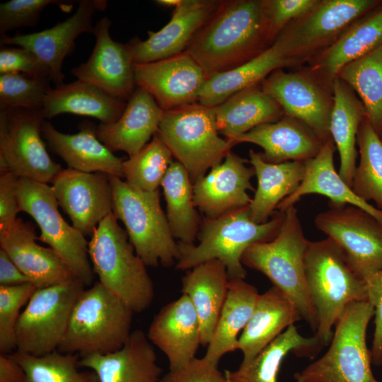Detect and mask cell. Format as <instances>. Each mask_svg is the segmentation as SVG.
Returning a JSON list of instances; mask_svg holds the SVG:
<instances>
[{
  "label": "cell",
  "mask_w": 382,
  "mask_h": 382,
  "mask_svg": "<svg viewBox=\"0 0 382 382\" xmlns=\"http://www.w3.org/2000/svg\"><path fill=\"white\" fill-rule=\"evenodd\" d=\"M84 289L76 278L37 288L17 321L15 352L39 357L57 350L74 305Z\"/></svg>",
  "instance_id": "obj_11"
},
{
  "label": "cell",
  "mask_w": 382,
  "mask_h": 382,
  "mask_svg": "<svg viewBox=\"0 0 382 382\" xmlns=\"http://www.w3.org/2000/svg\"><path fill=\"white\" fill-rule=\"evenodd\" d=\"M110 183L112 212L124 224L137 255L146 266H171L179 248L161 208L159 190H138L117 176H110Z\"/></svg>",
  "instance_id": "obj_7"
},
{
  "label": "cell",
  "mask_w": 382,
  "mask_h": 382,
  "mask_svg": "<svg viewBox=\"0 0 382 382\" xmlns=\"http://www.w3.org/2000/svg\"><path fill=\"white\" fill-rule=\"evenodd\" d=\"M110 26L111 21L107 17L96 23L93 30L96 39L93 52L86 62L71 70V74L115 97L129 100L134 91V64L128 43L116 42L110 37Z\"/></svg>",
  "instance_id": "obj_19"
},
{
  "label": "cell",
  "mask_w": 382,
  "mask_h": 382,
  "mask_svg": "<svg viewBox=\"0 0 382 382\" xmlns=\"http://www.w3.org/2000/svg\"><path fill=\"white\" fill-rule=\"evenodd\" d=\"M13 72L50 78L47 66L32 52L22 47H1L0 73Z\"/></svg>",
  "instance_id": "obj_48"
},
{
  "label": "cell",
  "mask_w": 382,
  "mask_h": 382,
  "mask_svg": "<svg viewBox=\"0 0 382 382\" xmlns=\"http://www.w3.org/2000/svg\"><path fill=\"white\" fill-rule=\"evenodd\" d=\"M49 76L23 73L0 75V109L41 110L50 87Z\"/></svg>",
  "instance_id": "obj_44"
},
{
  "label": "cell",
  "mask_w": 382,
  "mask_h": 382,
  "mask_svg": "<svg viewBox=\"0 0 382 382\" xmlns=\"http://www.w3.org/2000/svg\"><path fill=\"white\" fill-rule=\"evenodd\" d=\"M219 1L181 0L163 28L148 31L146 40L134 38L128 43L134 64L153 62L184 52Z\"/></svg>",
  "instance_id": "obj_20"
},
{
  "label": "cell",
  "mask_w": 382,
  "mask_h": 382,
  "mask_svg": "<svg viewBox=\"0 0 382 382\" xmlns=\"http://www.w3.org/2000/svg\"><path fill=\"white\" fill-rule=\"evenodd\" d=\"M107 6L105 0H82L76 11L53 27L26 35L1 36V45H16L34 53L47 66L55 86L64 83L62 71L65 57L72 52L75 40L84 33H92V18Z\"/></svg>",
  "instance_id": "obj_18"
},
{
  "label": "cell",
  "mask_w": 382,
  "mask_h": 382,
  "mask_svg": "<svg viewBox=\"0 0 382 382\" xmlns=\"http://www.w3.org/2000/svg\"><path fill=\"white\" fill-rule=\"evenodd\" d=\"M382 44V7L352 23L330 45L312 57L308 71L332 87L339 71L347 64Z\"/></svg>",
  "instance_id": "obj_27"
},
{
  "label": "cell",
  "mask_w": 382,
  "mask_h": 382,
  "mask_svg": "<svg viewBox=\"0 0 382 382\" xmlns=\"http://www.w3.org/2000/svg\"><path fill=\"white\" fill-rule=\"evenodd\" d=\"M18 194L21 212L28 214L40 227L38 239L60 257L85 286L93 285L95 272L88 255V242L83 233L64 221L52 187L20 178Z\"/></svg>",
  "instance_id": "obj_10"
},
{
  "label": "cell",
  "mask_w": 382,
  "mask_h": 382,
  "mask_svg": "<svg viewBox=\"0 0 382 382\" xmlns=\"http://www.w3.org/2000/svg\"><path fill=\"white\" fill-rule=\"evenodd\" d=\"M58 204L85 236H92L100 222L112 212L110 175L62 169L52 182Z\"/></svg>",
  "instance_id": "obj_16"
},
{
  "label": "cell",
  "mask_w": 382,
  "mask_h": 382,
  "mask_svg": "<svg viewBox=\"0 0 382 382\" xmlns=\"http://www.w3.org/2000/svg\"><path fill=\"white\" fill-rule=\"evenodd\" d=\"M337 78L357 93L367 119L382 139V44L345 65Z\"/></svg>",
  "instance_id": "obj_40"
},
{
  "label": "cell",
  "mask_w": 382,
  "mask_h": 382,
  "mask_svg": "<svg viewBox=\"0 0 382 382\" xmlns=\"http://www.w3.org/2000/svg\"><path fill=\"white\" fill-rule=\"evenodd\" d=\"M246 160L230 151L223 161L193 184V200L208 218H216L231 211L249 206L253 191L250 183L255 175Z\"/></svg>",
  "instance_id": "obj_21"
},
{
  "label": "cell",
  "mask_w": 382,
  "mask_h": 382,
  "mask_svg": "<svg viewBox=\"0 0 382 382\" xmlns=\"http://www.w3.org/2000/svg\"><path fill=\"white\" fill-rule=\"evenodd\" d=\"M272 44L262 0H220L185 52L208 79L241 66Z\"/></svg>",
  "instance_id": "obj_1"
},
{
  "label": "cell",
  "mask_w": 382,
  "mask_h": 382,
  "mask_svg": "<svg viewBox=\"0 0 382 382\" xmlns=\"http://www.w3.org/2000/svg\"><path fill=\"white\" fill-rule=\"evenodd\" d=\"M335 150L336 146L330 137L315 157L305 161L306 170L301 183L291 195L278 205L277 209L284 212L294 206L302 197L318 194L328 197L330 202L358 207L382 222V211L360 199L335 170Z\"/></svg>",
  "instance_id": "obj_29"
},
{
  "label": "cell",
  "mask_w": 382,
  "mask_h": 382,
  "mask_svg": "<svg viewBox=\"0 0 382 382\" xmlns=\"http://www.w3.org/2000/svg\"><path fill=\"white\" fill-rule=\"evenodd\" d=\"M374 316L369 301L348 304L335 325L328 351L301 371L296 382H379L374 376L366 330Z\"/></svg>",
  "instance_id": "obj_8"
},
{
  "label": "cell",
  "mask_w": 382,
  "mask_h": 382,
  "mask_svg": "<svg viewBox=\"0 0 382 382\" xmlns=\"http://www.w3.org/2000/svg\"><path fill=\"white\" fill-rule=\"evenodd\" d=\"M369 302L374 308V332L371 350V362L382 364V270L366 280Z\"/></svg>",
  "instance_id": "obj_51"
},
{
  "label": "cell",
  "mask_w": 382,
  "mask_h": 382,
  "mask_svg": "<svg viewBox=\"0 0 382 382\" xmlns=\"http://www.w3.org/2000/svg\"><path fill=\"white\" fill-rule=\"evenodd\" d=\"M0 382H25L23 367L11 354H0Z\"/></svg>",
  "instance_id": "obj_53"
},
{
  "label": "cell",
  "mask_w": 382,
  "mask_h": 382,
  "mask_svg": "<svg viewBox=\"0 0 382 382\" xmlns=\"http://www.w3.org/2000/svg\"><path fill=\"white\" fill-rule=\"evenodd\" d=\"M305 272L318 316L314 336L325 347L331 342L332 328L346 306L353 302L369 301L367 284L341 248L328 237L309 241Z\"/></svg>",
  "instance_id": "obj_3"
},
{
  "label": "cell",
  "mask_w": 382,
  "mask_h": 382,
  "mask_svg": "<svg viewBox=\"0 0 382 382\" xmlns=\"http://www.w3.org/2000/svg\"><path fill=\"white\" fill-rule=\"evenodd\" d=\"M333 106L330 134L340 156L339 174L352 187L357 167V137L359 125L366 117L364 107L353 89L336 78L332 84Z\"/></svg>",
  "instance_id": "obj_36"
},
{
  "label": "cell",
  "mask_w": 382,
  "mask_h": 382,
  "mask_svg": "<svg viewBox=\"0 0 382 382\" xmlns=\"http://www.w3.org/2000/svg\"><path fill=\"white\" fill-rule=\"evenodd\" d=\"M164 112L151 94L138 87L118 120L100 123L96 133L111 151H122L132 156L157 133Z\"/></svg>",
  "instance_id": "obj_25"
},
{
  "label": "cell",
  "mask_w": 382,
  "mask_h": 382,
  "mask_svg": "<svg viewBox=\"0 0 382 382\" xmlns=\"http://www.w3.org/2000/svg\"><path fill=\"white\" fill-rule=\"evenodd\" d=\"M160 382H228L214 366L206 360L194 358L183 366L161 377Z\"/></svg>",
  "instance_id": "obj_49"
},
{
  "label": "cell",
  "mask_w": 382,
  "mask_h": 382,
  "mask_svg": "<svg viewBox=\"0 0 382 382\" xmlns=\"http://www.w3.org/2000/svg\"><path fill=\"white\" fill-rule=\"evenodd\" d=\"M133 313L98 281L76 299L57 350L81 358L115 352L130 336Z\"/></svg>",
  "instance_id": "obj_5"
},
{
  "label": "cell",
  "mask_w": 382,
  "mask_h": 382,
  "mask_svg": "<svg viewBox=\"0 0 382 382\" xmlns=\"http://www.w3.org/2000/svg\"><path fill=\"white\" fill-rule=\"evenodd\" d=\"M55 0H11L0 4L1 36L13 29L33 26L40 13L50 4L61 5Z\"/></svg>",
  "instance_id": "obj_46"
},
{
  "label": "cell",
  "mask_w": 382,
  "mask_h": 382,
  "mask_svg": "<svg viewBox=\"0 0 382 382\" xmlns=\"http://www.w3.org/2000/svg\"><path fill=\"white\" fill-rule=\"evenodd\" d=\"M88 255L99 282L134 313L148 308L154 296L146 265L137 255L127 231L111 212L98 224L88 242Z\"/></svg>",
  "instance_id": "obj_6"
},
{
  "label": "cell",
  "mask_w": 382,
  "mask_h": 382,
  "mask_svg": "<svg viewBox=\"0 0 382 382\" xmlns=\"http://www.w3.org/2000/svg\"><path fill=\"white\" fill-rule=\"evenodd\" d=\"M156 134L193 184L221 163L233 146L219 136L214 107L198 102L165 111Z\"/></svg>",
  "instance_id": "obj_9"
},
{
  "label": "cell",
  "mask_w": 382,
  "mask_h": 382,
  "mask_svg": "<svg viewBox=\"0 0 382 382\" xmlns=\"http://www.w3.org/2000/svg\"><path fill=\"white\" fill-rule=\"evenodd\" d=\"M29 282H31L29 278L13 262L8 255L0 249V286H14Z\"/></svg>",
  "instance_id": "obj_52"
},
{
  "label": "cell",
  "mask_w": 382,
  "mask_h": 382,
  "mask_svg": "<svg viewBox=\"0 0 382 382\" xmlns=\"http://www.w3.org/2000/svg\"><path fill=\"white\" fill-rule=\"evenodd\" d=\"M42 134L51 149L60 156L69 168L86 173H103L110 176H122L123 160L113 154L98 138L96 129L83 125L80 131L66 134L44 121Z\"/></svg>",
  "instance_id": "obj_30"
},
{
  "label": "cell",
  "mask_w": 382,
  "mask_h": 382,
  "mask_svg": "<svg viewBox=\"0 0 382 382\" xmlns=\"http://www.w3.org/2000/svg\"><path fill=\"white\" fill-rule=\"evenodd\" d=\"M37 287L33 283L0 286V352L16 351V326L21 308L28 302Z\"/></svg>",
  "instance_id": "obj_45"
},
{
  "label": "cell",
  "mask_w": 382,
  "mask_h": 382,
  "mask_svg": "<svg viewBox=\"0 0 382 382\" xmlns=\"http://www.w3.org/2000/svg\"><path fill=\"white\" fill-rule=\"evenodd\" d=\"M180 1L181 0H158L156 3L161 6L176 7Z\"/></svg>",
  "instance_id": "obj_54"
},
{
  "label": "cell",
  "mask_w": 382,
  "mask_h": 382,
  "mask_svg": "<svg viewBox=\"0 0 382 382\" xmlns=\"http://www.w3.org/2000/svg\"><path fill=\"white\" fill-rule=\"evenodd\" d=\"M277 235L271 241L250 245L242 263L265 274L296 307L301 319L313 331L318 316L306 277L305 255L309 241L306 238L295 206L289 207Z\"/></svg>",
  "instance_id": "obj_4"
},
{
  "label": "cell",
  "mask_w": 382,
  "mask_h": 382,
  "mask_svg": "<svg viewBox=\"0 0 382 382\" xmlns=\"http://www.w3.org/2000/svg\"><path fill=\"white\" fill-rule=\"evenodd\" d=\"M260 85L279 104L284 115L306 125L323 143L331 137L332 87L308 70L286 72L283 69L274 71Z\"/></svg>",
  "instance_id": "obj_15"
},
{
  "label": "cell",
  "mask_w": 382,
  "mask_h": 382,
  "mask_svg": "<svg viewBox=\"0 0 382 382\" xmlns=\"http://www.w3.org/2000/svg\"><path fill=\"white\" fill-rule=\"evenodd\" d=\"M161 186L173 237L180 243H194L202 221L194 204L193 183L188 172L178 161H172Z\"/></svg>",
  "instance_id": "obj_39"
},
{
  "label": "cell",
  "mask_w": 382,
  "mask_h": 382,
  "mask_svg": "<svg viewBox=\"0 0 382 382\" xmlns=\"http://www.w3.org/2000/svg\"><path fill=\"white\" fill-rule=\"evenodd\" d=\"M135 84L148 92L164 110L198 102L207 81L199 64L187 52L134 64Z\"/></svg>",
  "instance_id": "obj_17"
},
{
  "label": "cell",
  "mask_w": 382,
  "mask_h": 382,
  "mask_svg": "<svg viewBox=\"0 0 382 382\" xmlns=\"http://www.w3.org/2000/svg\"><path fill=\"white\" fill-rule=\"evenodd\" d=\"M290 66H294V63L274 40L265 50L241 66L208 79L200 91L198 103L215 107L241 90L260 85L274 71Z\"/></svg>",
  "instance_id": "obj_35"
},
{
  "label": "cell",
  "mask_w": 382,
  "mask_h": 382,
  "mask_svg": "<svg viewBox=\"0 0 382 382\" xmlns=\"http://www.w3.org/2000/svg\"><path fill=\"white\" fill-rule=\"evenodd\" d=\"M229 280L225 265L219 260L194 267L182 279L181 292L188 296L197 312L203 346L209 345L214 334Z\"/></svg>",
  "instance_id": "obj_31"
},
{
  "label": "cell",
  "mask_w": 382,
  "mask_h": 382,
  "mask_svg": "<svg viewBox=\"0 0 382 382\" xmlns=\"http://www.w3.org/2000/svg\"><path fill=\"white\" fill-rule=\"evenodd\" d=\"M127 103L98 86L77 79L51 88L41 109L45 119L62 113H71L96 118L101 124L118 120Z\"/></svg>",
  "instance_id": "obj_32"
},
{
  "label": "cell",
  "mask_w": 382,
  "mask_h": 382,
  "mask_svg": "<svg viewBox=\"0 0 382 382\" xmlns=\"http://www.w3.org/2000/svg\"><path fill=\"white\" fill-rule=\"evenodd\" d=\"M324 345L313 335H301L294 324L266 347L250 364L236 371H226L228 382H277V375L285 357L290 352L297 357L315 358Z\"/></svg>",
  "instance_id": "obj_38"
},
{
  "label": "cell",
  "mask_w": 382,
  "mask_h": 382,
  "mask_svg": "<svg viewBox=\"0 0 382 382\" xmlns=\"http://www.w3.org/2000/svg\"><path fill=\"white\" fill-rule=\"evenodd\" d=\"M36 239L35 228L21 218L0 232L1 249L37 288L75 278L60 257L52 248L40 245Z\"/></svg>",
  "instance_id": "obj_23"
},
{
  "label": "cell",
  "mask_w": 382,
  "mask_h": 382,
  "mask_svg": "<svg viewBox=\"0 0 382 382\" xmlns=\"http://www.w3.org/2000/svg\"><path fill=\"white\" fill-rule=\"evenodd\" d=\"M319 2L320 0H262L272 43L289 23L308 13Z\"/></svg>",
  "instance_id": "obj_47"
},
{
  "label": "cell",
  "mask_w": 382,
  "mask_h": 382,
  "mask_svg": "<svg viewBox=\"0 0 382 382\" xmlns=\"http://www.w3.org/2000/svg\"><path fill=\"white\" fill-rule=\"evenodd\" d=\"M284 217V212L279 211L267 222L257 224L252 219L248 206L216 218L205 217L200 225L197 244L178 243L179 256L175 268L189 270L204 262L219 260L225 265L230 280L244 279V252L253 243L272 240L279 233Z\"/></svg>",
  "instance_id": "obj_2"
},
{
  "label": "cell",
  "mask_w": 382,
  "mask_h": 382,
  "mask_svg": "<svg viewBox=\"0 0 382 382\" xmlns=\"http://www.w3.org/2000/svg\"><path fill=\"white\" fill-rule=\"evenodd\" d=\"M239 143L260 146L262 158L272 163L305 162L315 157L324 144L306 125L287 115L259 125L233 141V146Z\"/></svg>",
  "instance_id": "obj_26"
},
{
  "label": "cell",
  "mask_w": 382,
  "mask_h": 382,
  "mask_svg": "<svg viewBox=\"0 0 382 382\" xmlns=\"http://www.w3.org/2000/svg\"><path fill=\"white\" fill-rule=\"evenodd\" d=\"M249 157L257 185L248 207L252 219L262 224L269 221L278 205L297 189L305 174V162L272 163L265 161L261 153L252 149Z\"/></svg>",
  "instance_id": "obj_33"
},
{
  "label": "cell",
  "mask_w": 382,
  "mask_h": 382,
  "mask_svg": "<svg viewBox=\"0 0 382 382\" xmlns=\"http://www.w3.org/2000/svg\"><path fill=\"white\" fill-rule=\"evenodd\" d=\"M147 337L166 356L169 370H176L192 359L201 345L197 312L185 294L164 306L155 316Z\"/></svg>",
  "instance_id": "obj_22"
},
{
  "label": "cell",
  "mask_w": 382,
  "mask_h": 382,
  "mask_svg": "<svg viewBox=\"0 0 382 382\" xmlns=\"http://www.w3.org/2000/svg\"><path fill=\"white\" fill-rule=\"evenodd\" d=\"M301 319L293 302L276 286L259 294L253 315L238 337V349L243 353L240 366L250 364L283 330Z\"/></svg>",
  "instance_id": "obj_28"
},
{
  "label": "cell",
  "mask_w": 382,
  "mask_h": 382,
  "mask_svg": "<svg viewBox=\"0 0 382 382\" xmlns=\"http://www.w3.org/2000/svg\"><path fill=\"white\" fill-rule=\"evenodd\" d=\"M357 144L359 161L354 173L352 189L361 199L372 200L382 211V139L366 116L361 122Z\"/></svg>",
  "instance_id": "obj_41"
},
{
  "label": "cell",
  "mask_w": 382,
  "mask_h": 382,
  "mask_svg": "<svg viewBox=\"0 0 382 382\" xmlns=\"http://www.w3.org/2000/svg\"><path fill=\"white\" fill-rule=\"evenodd\" d=\"M12 357L23 367L25 382H98L93 371H81L78 354L54 351L42 356L14 352Z\"/></svg>",
  "instance_id": "obj_42"
},
{
  "label": "cell",
  "mask_w": 382,
  "mask_h": 382,
  "mask_svg": "<svg viewBox=\"0 0 382 382\" xmlns=\"http://www.w3.org/2000/svg\"><path fill=\"white\" fill-rule=\"evenodd\" d=\"M244 279L229 280L228 289L214 334L204 358L218 366L226 353L238 349V334L250 319L259 296Z\"/></svg>",
  "instance_id": "obj_37"
},
{
  "label": "cell",
  "mask_w": 382,
  "mask_h": 382,
  "mask_svg": "<svg viewBox=\"0 0 382 382\" xmlns=\"http://www.w3.org/2000/svg\"><path fill=\"white\" fill-rule=\"evenodd\" d=\"M173 154L158 134L122 163V176L132 187L153 192L158 187L171 163Z\"/></svg>",
  "instance_id": "obj_43"
},
{
  "label": "cell",
  "mask_w": 382,
  "mask_h": 382,
  "mask_svg": "<svg viewBox=\"0 0 382 382\" xmlns=\"http://www.w3.org/2000/svg\"><path fill=\"white\" fill-rule=\"evenodd\" d=\"M316 215V227L344 251L356 272L366 279L382 270V222L349 204L328 202Z\"/></svg>",
  "instance_id": "obj_14"
},
{
  "label": "cell",
  "mask_w": 382,
  "mask_h": 382,
  "mask_svg": "<svg viewBox=\"0 0 382 382\" xmlns=\"http://www.w3.org/2000/svg\"><path fill=\"white\" fill-rule=\"evenodd\" d=\"M378 4L375 0H320L313 10L289 23L274 40L294 65L300 64L330 45Z\"/></svg>",
  "instance_id": "obj_12"
},
{
  "label": "cell",
  "mask_w": 382,
  "mask_h": 382,
  "mask_svg": "<svg viewBox=\"0 0 382 382\" xmlns=\"http://www.w3.org/2000/svg\"><path fill=\"white\" fill-rule=\"evenodd\" d=\"M41 110H0V170L49 183L62 169L50 156L42 140Z\"/></svg>",
  "instance_id": "obj_13"
},
{
  "label": "cell",
  "mask_w": 382,
  "mask_h": 382,
  "mask_svg": "<svg viewBox=\"0 0 382 382\" xmlns=\"http://www.w3.org/2000/svg\"><path fill=\"white\" fill-rule=\"evenodd\" d=\"M214 109L219 134L232 144L239 136L259 125L277 122L284 115L282 108L260 85L235 93Z\"/></svg>",
  "instance_id": "obj_34"
},
{
  "label": "cell",
  "mask_w": 382,
  "mask_h": 382,
  "mask_svg": "<svg viewBox=\"0 0 382 382\" xmlns=\"http://www.w3.org/2000/svg\"><path fill=\"white\" fill-rule=\"evenodd\" d=\"M79 364L94 371L98 382H160L163 371L152 343L141 330L132 331L121 349L82 357Z\"/></svg>",
  "instance_id": "obj_24"
},
{
  "label": "cell",
  "mask_w": 382,
  "mask_h": 382,
  "mask_svg": "<svg viewBox=\"0 0 382 382\" xmlns=\"http://www.w3.org/2000/svg\"><path fill=\"white\" fill-rule=\"evenodd\" d=\"M19 177L11 171L0 175V232L9 228L21 212L18 201Z\"/></svg>",
  "instance_id": "obj_50"
}]
</instances>
